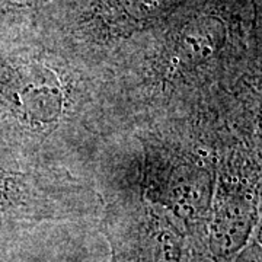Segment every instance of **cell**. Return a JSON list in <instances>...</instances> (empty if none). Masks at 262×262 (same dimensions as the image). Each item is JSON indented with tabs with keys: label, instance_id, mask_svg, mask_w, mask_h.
Instances as JSON below:
<instances>
[{
	"label": "cell",
	"instance_id": "277c9868",
	"mask_svg": "<svg viewBox=\"0 0 262 262\" xmlns=\"http://www.w3.org/2000/svg\"><path fill=\"white\" fill-rule=\"evenodd\" d=\"M187 262H214L211 259V256L208 255L206 249H196V248H191L188 251Z\"/></svg>",
	"mask_w": 262,
	"mask_h": 262
},
{
	"label": "cell",
	"instance_id": "3957f363",
	"mask_svg": "<svg viewBox=\"0 0 262 262\" xmlns=\"http://www.w3.org/2000/svg\"><path fill=\"white\" fill-rule=\"evenodd\" d=\"M232 262H261V232L259 227L252 234L249 242L237 253Z\"/></svg>",
	"mask_w": 262,
	"mask_h": 262
},
{
	"label": "cell",
	"instance_id": "6da1fadb",
	"mask_svg": "<svg viewBox=\"0 0 262 262\" xmlns=\"http://www.w3.org/2000/svg\"><path fill=\"white\" fill-rule=\"evenodd\" d=\"M108 195L101 217L110 262H187V233L168 213L140 198Z\"/></svg>",
	"mask_w": 262,
	"mask_h": 262
},
{
	"label": "cell",
	"instance_id": "7a4b0ae2",
	"mask_svg": "<svg viewBox=\"0 0 262 262\" xmlns=\"http://www.w3.org/2000/svg\"><path fill=\"white\" fill-rule=\"evenodd\" d=\"M177 3L178 0H113L102 10L101 19L117 31L128 32L158 20Z\"/></svg>",
	"mask_w": 262,
	"mask_h": 262
}]
</instances>
